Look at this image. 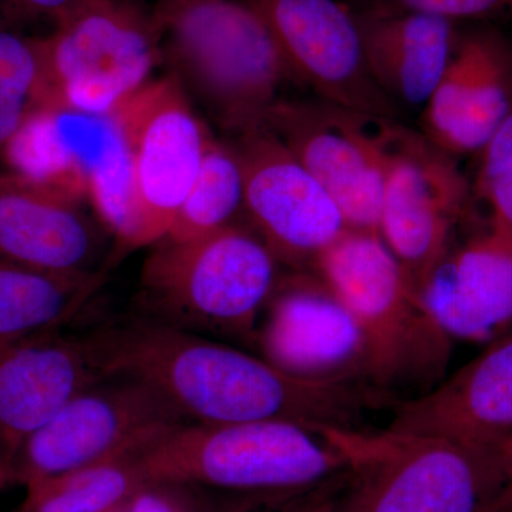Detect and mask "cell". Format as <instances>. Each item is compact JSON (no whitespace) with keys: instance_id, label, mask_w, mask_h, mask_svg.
Segmentation results:
<instances>
[{"instance_id":"13","label":"cell","mask_w":512,"mask_h":512,"mask_svg":"<svg viewBox=\"0 0 512 512\" xmlns=\"http://www.w3.org/2000/svg\"><path fill=\"white\" fill-rule=\"evenodd\" d=\"M271 29L293 80L320 100L399 121L402 110L377 86L355 13L338 0H247Z\"/></svg>"},{"instance_id":"10","label":"cell","mask_w":512,"mask_h":512,"mask_svg":"<svg viewBox=\"0 0 512 512\" xmlns=\"http://www.w3.org/2000/svg\"><path fill=\"white\" fill-rule=\"evenodd\" d=\"M134 174L130 249L157 244L200 173L212 133L168 74L117 107Z\"/></svg>"},{"instance_id":"18","label":"cell","mask_w":512,"mask_h":512,"mask_svg":"<svg viewBox=\"0 0 512 512\" xmlns=\"http://www.w3.org/2000/svg\"><path fill=\"white\" fill-rule=\"evenodd\" d=\"M387 429L500 447L512 436V335L493 340L429 392L394 404Z\"/></svg>"},{"instance_id":"17","label":"cell","mask_w":512,"mask_h":512,"mask_svg":"<svg viewBox=\"0 0 512 512\" xmlns=\"http://www.w3.org/2000/svg\"><path fill=\"white\" fill-rule=\"evenodd\" d=\"M512 104V47L494 32L457 40L421 110L420 133L448 156L481 153Z\"/></svg>"},{"instance_id":"30","label":"cell","mask_w":512,"mask_h":512,"mask_svg":"<svg viewBox=\"0 0 512 512\" xmlns=\"http://www.w3.org/2000/svg\"><path fill=\"white\" fill-rule=\"evenodd\" d=\"M77 0H0V29L20 32L26 26H55Z\"/></svg>"},{"instance_id":"14","label":"cell","mask_w":512,"mask_h":512,"mask_svg":"<svg viewBox=\"0 0 512 512\" xmlns=\"http://www.w3.org/2000/svg\"><path fill=\"white\" fill-rule=\"evenodd\" d=\"M255 349L292 375L367 387L365 346L355 319L311 271L279 276L259 319Z\"/></svg>"},{"instance_id":"20","label":"cell","mask_w":512,"mask_h":512,"mask_svg":"<svg viewBox=\"0 0 512 512\" xmlns=\"http://www.w3.org/2000/svg\"><path fill=\"white\" fill-rule=\"evenodd\" d=\"M80 202L13 175L0 177V255L53 274L92 271L97 234Z\"/></svg>"},{"instance_id":"23","label":"cell","mask_w":512,"mask_h":512,"mask_svg":"<svg viewBox=\"0 0 512 512\" xmlns=\"http://www.w3.org/2000/svg\"><path fill=\"white\" fill-rule=\"evenodd\" d=\"M140 450L33 481L15 512L109 511L146 485L138 466Z\"/></svg>"},{"instance_id":"27","label":"cell","mask_w":512,"mask_h":512,"mask_svg":"<svg viewBox=\"0 0 512 512\" xmlns=\"http://www.w3.org/2000/svg\"><path fill=\"white\" fill-rule=\"evenodd\" d=\"M348 471L326 483L293 491L261 495H221L214 498V512H342V494Z\"/></svg>"},{"instance_id":"31","label":"cell","mask_w":512,"mask_h":512,"mask_svg":"<svg viewBox=\"0 0 512 512\" xmlns=\"http://www.w3.org/2000/svg\"><path fill=\"white\" fill-rule=\"evenodd\" d=\"M500 460L501 473H503V490L500 495L512 494V436L497 448ZM498 495V497H500ZM497 497V498H498Z\"/></svg>"},{"instance_id":"9","label":"cell","mask_w":512,"mask_h":512,"mask_svg":"<svg viewBox=\"0 0 512 512\" xmlns=\"http://www.w3.org/2000/svg\"><path fill=\"white\" fill-rule=\"evenodd\" d=\"M396 123L316 97L279 101L264 128L332 195L348 229L379 235L387 147Z\"/></svg>"},{"instance_id":"33","label":"cell","mask_w":512,"mask_h":512,"mask_svg":"<svg viewBox=\"0 0 512 512\" xmlns=\"http://www.w3.org/2000/svg\"><path fill=\"white\" fill-rule=\"evenodd\" d=\"M126 501H124V503L116 505V507H113V508H111V510L106 511V512H124V504H126Z\"/></svg>"},{"instance_id":"25","label":"cell","mask_w":512,"mask_h":512,"mask_svg":"<svg viewBox=\"0 0 512 512\" xmlns=\"http://www.w3.org/2000/svg\"><path fill=\"white\" fill-rule=\"evenodd\" d=\"M50 103L56 101L42 37L0 29V147Z\"/></svg>"},{"instance_id":"26","label":"cell","mask_w":512,"mask_h":512,"mask_svg":"<svg viewBox=\"0 0 512 512\" xmlns=\"http://www.w3.org/2000/svg\"><path fill=\"white\" fill-rule=\"evenodd\" d=\"M477 188L490 205L491 224L512 232V104L503 123L481 150Z\"/></svg>"},{"instance_id":"3","label":"cell","mask_w":512,"mask_h":512,"mask_svg":"<svg viewBox=\"0 0 512 512\" xmlns=\"http://www.w3.org/2000/svg\"><path fill=\"white\" fill-rule=\"evenodd\" d=\"M309 271L352 313L365 346L367 387L384 404L416 399L446 377L453 340L380 235L346 229Z\"/></svg>"},{"instance_id":"11","label":"cell","mask_w":512,"mask_h":512,"mask_svg":"<svg viewBox=\"0 0 512 512\" xmlns=\"http://www.w3.org/2000/svg\"><path fill=\"white\" fill-rule=\"evenodd\" d=\"M468 195L456 161L396 123L387 147L379 235L417 292L450 251Z\"/></svg>"},{"instance_id":"22","label":"cell","mask_w":512,"mask_h":512,"mask_svg":"<svg viewBox=\"0 0 512 512\" xmlns=\"http://www.w3.org/2000/svg\"><path fill=\"white\" fill-rule=\"evenodd\" d=\"M104 285V272L53 274L0 255V343L56 332Z\"/></svg>"},{"instance_id":"1","label":"cell","mask_w":512,"mask_h":512,"mask_svg":"<svg viewBox=\"0 0 512 512\" xmlns=\"http://www.w3.org/2000/svg\"><path fill=\"white\" fill-rule=\"evenodd\" d=\"M93 335L107 375L148 384L190 423L360 429L367 410L383 404L365 384L295 376L262 356L147 316Z\"/></svg>"},{"instance_id":"24","label":"cell","mask_w":512,"mask_h":512,"mask_svg":"<svg viewBox=\"0 0 512 512\" xmlns=\"http://www.w3.org/2000/svg\"><path fill=\"white\" fill-rule=\"evenodd\" d=\"M244 208V174L231 143L212 136L208 141L200 173L175 215L164 238L191 241L232 225V218Z\"/></svg>"},{"instance_id":"19","label":"cell","mask_w":512,"mask_h":512,"mask_svg":"<svg viewBox=\"0 0 512 512\" xmlns=\"http://www.w3.org/2000/svg\"><path fill=\"white\" fill-rule=\"evenodd\" d=\"M451 340L493 342L512 325V232L490 231L448 251L420 291Z\"/></svg>"},{"instance_id":"16","label":"cell","mask_w":512,"mask_h":512,"mask_svg":"<svg viewBox=\"0 0 512 512\" xmlns=\"http://www.w3.org/2000/svg\"><path fill=\"white\" fill-rule=\"evenodd\" d=\"M10 175L82 201L131 165L116 113L94 114L50 103L3 146Z\"/></svg>"},{"instance_id":"8","label":"cell","mask_w":512,"mask_h":512,"mask_svg":"<svg viewBox=\"0 0 512 512\" xmlns=\"http://www.w3.org/2000/svg\"><path fill=\"white\" fill-rule=\"evenodd\" d=\"M185 423L153 387L111 376L87 387L29 437L10 466L6 488L26 485L133 453Z\"/></svg>"},{"instance_id":"6","label":"cell","mask_w":512,"mask_h":512,"mask_svg":"<svg viewBox=\"0 0 512 512\" xmlns=\"http://www.w3.org/2000/svg\"><path fill=\"white\" fill-rule=\"evenodd\" d=\"M319 430L348 461L342 512H485L503 490L497 448L390 429Z\"/></svg>"},{"instance_id":"32","label":"cell","mask_w":512,"mask_h":512,"mask_svg":"<svg viewBox=\"0 0 512 512\" xmlns=\"http://www.w3.org/2000/svg\"><path fill=\"white\" fill-rule=\"evenodd\" d=\"M485 512H512V494L500 495Z\"/></svg>"},{"instance_id":"21","label":"cell","mask_w":512,"mask_h":512,"mask_svg":"<svg viewBox=\"0 0 512 512\" xmlns=\"http://www.w3.org/2000/svg\"><path fill=\"white\" fill-rule=\"evenodd\" d=\"M355 16L377 86L400 110H423L456 49L453 20L417 10Z\"/></svg>"},{"instance_id":"15","label":"cell","mask_w":512,"mask_h":512,"mask_svg":"<svg viewBox=\"0 0 512 512\" xmlns=\"http://www.w3.org/2000/svg\"><path fill=\"white\" fill-rule=\"evenodd\" d=\"M110 377L93 332L0 343V490L22 444L73 397Z\"/></svg>"},{"instance_id":"12","label":"cell","mask_w":512,"mask_h":512,"mask_svg":"<svg viewBox=\"0 0 512 512\" xmlns=\"http://www.w3.org/2000/svg\"><path fill=\"white\" fill-rule=\"evenodd\" d=\"M244 174V210L279 264L309 271L348 229L332 195L266 128L232 141Z\"/></svg>"},{"instance_id":"28","label":"cell","mask_w":512,"mask_h":512,"mask_svg":"<svg viewBox=\"0 0 512 512\" xmlns=\"http://www.w3.org/2000/svg\"><path fill=\"white\" fill-rule=\"evenodd\" d=\"M124 512H214V500L194 487L146 484L128 498Z\"/></svg>"},{"instance_id":"2","label":"cell","mask_w":512,"mask_h":512,"mask_svg":"<svg viewBox=\"0 0 512 512\" xmlns=\"http://www.w3.org/2000/svg\"><path fill=\"white\" fill-rule=\"evenodd\" d=\"M161 63L191 103L238 137L265 127L295 82L271 29L247 0H154Z\"/></svg>"},{"instance_id":"7","label":"cell","mask_w":512,"mask_h":512,"mask_svg":"<svg viewBox=\"0 0 512 512\" xmlns=\"http://www.w3.org/2000/svg\"><path fill=\"white\" fill-rule=\"evenodd\" d=\"M56 103L117 110L161 64L160 32L140 0H77L42 36Z\"/></svg>"},{"instance_id":"5","label":"cell","mask_w":512,"mask_h":512,"mask_svg":"<svg viewBox=\"0 0 512 512\" xmlns=\"http://www.w3.org/2000/svg\"><path fill=\"white\" fill-rule=\"evenodd\" d=\"M141 269L144 316L255 348L259 319L278 282V259L255 232L228 225L191 241L163 238Z\"/></svg>"},{"instance_id":"29","label":"cell","mask_w":512,"mask_h":512,"mask_svg":"<svg viewBox=\"0 0 512 512\" xmlns=\"http://www.w3.org/2000/svg\"><path fill=\"white\" fill-rule=\"evenodd\" d=\"M434 13L450 20L512 15V0H383V8Z\"/></svg>"},{"instance_id":"4","label":"cell","mask_w":512,"mask_h":512,"mask_svg":"<svg viewBox=\"0 0 512 512\" xmlns=\"http://www.w3.org/2000/svg\"><path fill=\"white\" fill-rule=\"evenodd\" d=\"M146 484H177L221 495L308 490L348 471L320 430L281 421L178 424L137 453Z\"/></svg>"}]
</instances>
